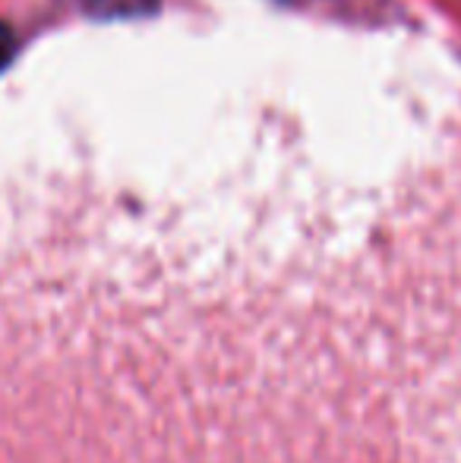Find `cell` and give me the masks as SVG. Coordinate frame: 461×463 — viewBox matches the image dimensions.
<instances>
[{
	"label": "cell",
	"mask_w": 461,
	"mask_h": 463,
	"mask_svg": "<svg viewBox=\"0 0 461 463\" xmlns=\"http://www.w3.org/2000/svg\"><path fill=\"white\" fill-rule=\"evenodd\" d=\"M16 57V35L10 32V25L0 23V70Z\"/></svg>",
	"instance_id": "1"
}]
</instances>
